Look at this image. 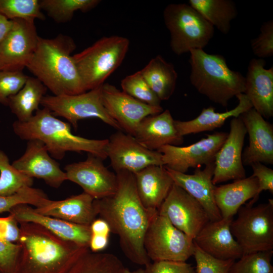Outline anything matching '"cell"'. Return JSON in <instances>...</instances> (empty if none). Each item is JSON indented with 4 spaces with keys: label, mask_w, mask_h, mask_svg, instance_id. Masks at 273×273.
<instances>
[{
    "label": "cell",
    "mask_w": 273,
    "mask_h": 273,
    "mask_svg": "<svg viewBox=\"0 0 273 273\" xmlns=\"http://www.w3.org/2000/svg\"><path fill=\"white\" fill-rule=\"evenodd\" d=\"M118 187L112 195L95 199L98 215L109 224L111 233L118 236L122 252L132 262L146 266L151 263L144 246L146 230L158 211L147 209L138 196L134 174L116 172Z\"/></svg>",
    "instance_id": "obj_1"
},
{
    "label": "cell",
    "mask_w": 273,
    "mask_h": 273,
    "mask_svg": "<svg viewBox=\"0 0 273 273\" xmlns=\"http://www.w3.org/2000/svg\"><path fill=\"white\" fill-rule=\"evenodd\" d=\"M17 242L21 248L19 273H67L87 250L42 226L20 222Z\"/></svg>",
    "instance_id": "obj_2"
},
{
    "label": "cell",
    "mask_w": 273,
    "mask_h": 273,
    "mask_svg": "<svg viewBox=\"0 0 273 273\" xmlns=\"http://www.w3.org/2000/svg\"><path fill=\"white\" fill-rule=\"evenodd\" d=\"M76 48L73 39L59 34L52 38L39 36L35 50L26 68L54 96L85 92L72 53Z\"/></svg>",
    "instance_id": "obj_3"
},
{
    "label": "cell",
    "mask_w": 273,
    "mask_h": 273,
    "mask_svg": "<svg viewBox=\"0 0 273 273\" xmlns=\"http://www.w3.org/2000/svg\"><path fill=\"white\" fill-rule=\"evenodd\" d=\"M14 132L21 140H38L52 158L62 159L67 152H86L105 160L108 139L94 140L74 134L69 123L56 118L48 109H38L28 121H15Z\"/></svg>",
    "instance_id": "obj_4"
},
{
    "label": "cell",
    "mask_w": 273,
    "mask_h": 273,
    "mask_svg": "<svg viewBox=\"0 0 273 273\" xmlns=\"http://www.w3.org/2000/svg\"><path fill=\"white\" fill-rule=\"evenodd\" d=\"M191 84L209 100L226 107L229 101L245 90V77L228 67L225 59L203 49L190 52Z\"/></svg>",
    "instance_id": "obj_5"
},
{
    "label": "cell",
    "mask_w": 273,
    "mask_h": 273,
    "mask_svg": "<svg viewBox=\"0 0 273 273\" xmlns=\"http://www.w3.org/2000/svg\"><path fill=\"white\" fill-rule=\"evenodd\" d=\"M129 43L124 37L105 36L72 56L85 92L103 85L121 64Z\"/></svg>",
    "instance_id": "obj_6"
},
{
    "label": "cell",
    "mask_w": 273,
    "mask_h": 273,
    "mask_svg": "<svg viewBox=\"0 0 273 273\" xmlns=\"http://www.w3.org/2000/svg\"><path fill=\"white\" fill-rule=\"evenodd\" d=\"M163 19L170 34V48L177 55L203 49L214 35V27L189 4L167 5Z\"/></svg>",
    "instance_id": "obj_7"
},
{
    "label": "cell",
    "mask_w": 273,
    "mask_h": 273,
    "mask_svg": "<svg viewBox=\"0 0 273 273\" xmlns=\"http://www.w3.org/2000/svg\"><path fill=\"white\" fill-rule=\"evenodd\" d=\"M230 224L232 235L243 255L273 250V200L256 206L247 204L239 209Z\"/></svg>",
    "instance_id": "obj_8"
},
{
    "label": "cell",
    "mask_w": 273,
    "mask_h": 273,
    "mask_svg": "<svg viewBox=\"0 0 273 273\" xmlns=\"http://www.w3.org/2000/svg\"><path fill=\"white\" fill-rule=\"evenodd\" d=\"M144 246L150 260L186 261L193 255V239L157 213L146 230Z\"/></svg>",
    "instance_id": "obj_9"
},
{
    "label": "cell",
    "mask_w": 273,
    "mask_h": 273,
    "mask_svg": "<svg viewBox=\"0 0 273 273\" xmlns=\"http://www.w3.org/2000/svg\"><path fill=\"white\" fill-rule=\"evenodd\" d=\"M101 88L102 86L77 95H46L42 98L40 105L54 116L66 119L75 129L79 120L97 118L117 130L122 131L103 105Z\"/></svg>",
    "instance_id": "obj_10"
},
{
    "label": "cell",
    "mask_w": 273,
    "mask_h": 273,
    "mask_svg": "<svg viewBox=\"0 0 273 273\" xmlns=\"http://www.w3.org/2000/svg\"><path fill=\"white\" fill-rule=\"evenodd\" d=\"M158 213L192 239L210 221L201 205L174 183Z\"/></svg>",
    "instance_id": "obj_11"
},
{
    "label": "cell",
    "mask_w": 273,
    "mask_h": 273,
    "mask_svg": "<svg viewBox=\"0 0 273 273\" xmlns=\"http://www.w3.org/2000/svg\"><path fill=\"white\" fill-rule=\"evenodd\" d=\"M228 135V132H216L188 146L165 145L157 151L162 154L165 168L186 173L190 168H200L214 162Z\"/></svg>",
    "instance_id": "obj_12"
},
{
    "label": "cell",
    "mask_w": 273,
    "mask_h": 273,
    "mask_svg": "<svg viewBox=\"0 0 273 273\" xmlns=\"http://www.w3.org/2000/svg\"><path fill=\"white\" fill-rule=\"evenodd\" d=\"M107 154L115 172L134 174L151 165L164 166L161 153L148 149L133 136L120 130L108 139Z\"/></svg>",
    "instance_id": "obj_13"
},
{
    "label": "cell",
    "mask_w": 273,
    "mask_h": 273,
    "mask_svg": "<svg viewBox=\"0 0 273 273\" xmlns=\"http://www.w3.org/2000/svg\"><path fill=\"white\" fill-rule=\"evenodd\" d=\"M12 21L11 28L0 42V71H22L37 44L39 36L34 20Z\"/></svg>",
    "instance_id": "obj_14"
},
{
    "label": "cell",
    "mask_w": 273,
    "mask_h": 273,
    "mask_svg": "<svg viewBox=\"0 0 273 273\" xmlns=\"http://www.w3.org/2000/svg\"><path fill=\"white\" fill-rule=\"evenodd\" d=\"M101 94L103 105L108 113L123 132L132 136L144 118L163 111L161 106L145 104L109 83L103 84Z\"/></svg>",
    "instance_id": "obj_15"
},
{
    "label": "cell",
    "mask_w": 273,
    "mask_h": 273,
    "mask_svg": "<svg viewBox=\"0 0 273 273\" xmlns=\"http://www.w3.org/2000/svg\"><path fill=\"white\" fill-rule=\"evenodd\" d=\"M103 160L88 153L85 160L66 165L64 172L67 180L79 185L95 199L113 195L117 189V176L104 165Z\"/></svg>",
    "instance_id": "obj_16"
},
{
    "label": "cell",
    "mask_w": 273,
    "mask_h": 273,
    "mask_svg": "<svg viewBox=\"0 0 273 273\" xmlns=\"http://www.w3.org/2000/svg\"><path fill=\"white\" fill-rule=\"evenodd\" d=\"M230 126L228 136L215 156L212 178L214 185L246 177L242 159L246 129L240 116L233 117Z\"/></svg>",
    "instance_id": "obj_17"
},
{
    "label": "cell",
    "mask_w": 273,
    "mask_h": 273,
    "mask_svg": "<svg viewBox=\"0 0 273 273\" xmlns=\"http://www.w3.org/2000/svg\"><path fill=\"white\" fill-rule=\"evenodd\" d=\"M12 164L25 175L41 179L54 188H59L67 180L59 164L51 156L44 144L38 140L28 141L24 154Z\"/></svg>",
    "instance_id": "obj_18"
},
{
    "label": "cell",
    "mask_w": 273,
    "mask_h": 273,
    "mask_svg": "<svg viewBox=\"0 0 273 273\" xmlns=\"http://www.w3.org/2000/svg\"><path fill=\"white\" fill-rule=\"evenodd\" d=\"M249 135L242 152L244 166L256 162L273 164V125L252 108L240 115Z\"/></svg>",
    "instance_id": "obj_19"
},
{
    "label": "cell",
    "mask_w": 273,
    "mask_h": 273,
    "mask_svg": "<svg viewBox=\"0 0 273 273\" xmlns=\"http://www.w3.org/2000/svg\"><path fill=\"white\" fill-rule=\"evenodd\" d=\"M233 218L207 223L193 239L194 244L210 255L221 260L240 258L242 250L230 230Z\"/></svg>",
    "instance_id": "obj_20"
},
{
    "label": "cell",
    "mask_w": 273,
    "mask_h": 273,
    "mask_svg": "<svg viewBox=\"0 0 273 273\" xmlns=\"http://www.w3.org/2000/svg\"><path fill=\"white\" fill-rule=\"evenodd\" d=\"M214 169V162L205 166L203 169L195 168L193 174L166 168L174 183L183 189L201 205L211 221L219 220L222 218L214 197L215 186L212 183Z\"/></svg>",
    "instance_id": "obj_21"
},
{
    "label": "cell",
    "mask_w": 273,
    "mask_h": 273,
    "mask_svg": "<svg viewBox=\"0 0 273 273\" xmlns=\"http://www.w3.org/2000/svg\"><path fill=\"white\" fill-rule=\"evenodd\" d=\"M262 59H253L245 77L244 94L263 118L273 116V67L265 69Z\"/></svg>",
    "instance_id": "obj_22"
},
{
    "label": "cell",
    "mask_w": 273,
    "mask_h": 273,
    "mask_svg": "<svg viewBox=\"0 0 273 273\" xmlns=\"http://www.w3.org/2000/svg\"><path fill=\"white\" fill-rule=\"evenodd\" d=\"M9 212L19 223L32 222L39 224L61 238L88 247L91 236L90 225L73 223L39 214L28 204L18 205Z\"/></svg>",
    "instance_id": "obj_23"
},
{
    "label": "cell",
    "mask_w": 273,
    "mask_h": 273,
    "mask_svg": "<svg viewBox=\"0 0 273 273\" xmlns=\"http://www.w3.org/2000/svg\"><path fill=\"white\" fill-rule=\"evenodd\" d=\"M169 110L149 115L138 125L134 137L144 147L158 151L165 145L179 146L184 138L176 130Z\"/></svg>",
    "instance_id": "obj_24"
},
{
    "label": "cell",
    "mask_w": 273,
    "mask_h": 273,
    "mask_svg": "<svg viewBox=\"0 0 273 273\" xmlns=\"http://www.w3.org/2000/svg\"><path fill=\"white\" fill-rule=\"evenodd\" d=\"M95 199L83 192L62 200H47L44 204L34 208L41 214L58 218L78 224L90 225L98 216Z\"/></svg>",
    "instance_id": "obj_25"
},
{
    "label": "cell",
    "mask_w": 273,
    "mask_h": 273,
    "mask_svg": "<svg viewBox=\"0 0 273 273\" xmlns=\"http://www.w3.org/2000/svg\"><path fill=\"white\" fill-rule=\"evenodd\" d=\"M135 186L143 205L150 211H158L167 197L173 180L164 166L151 165L135 173Z\"/></svg>",
    "instance_id": "obj_26"
},
{
    "label": "cell",
    "mask_w": 273,
    "mask_h": 273,
    "mask_svg": "<svg viewBox=\"0 0 273 273\" xmlns=\"http://www.w3.org/2000/svg\"><path fill=\"white\" fill-rule=\"evenodd\" d=\"M237 106L224 112H217L212 106L204 108L195 118L188 121L174 120V125L178 133L182 136L206 131H212L222 126L231 117H238L244 112L253 108L248 97L244 94L236 96Z\"/></svg>",
    "instance_id": "obj_27"
},
{
    "label": "cell",
    "mask_w": 273,
    "mask_h": 273,
    "mask_svg": "<svg viewBox=\"0 0 273 273\" xmlns=\"http://www.w3.org/2000/svg\"><path fill=\"white\" fill-rule=\"evenodd\" d=\"M258 189L257 179L252 175L231 184L215 186L214 199L221 217L233 218L243 204L255 196Z\"/></svg>",
    "instance_id": "obj_28"
},
{
    "label": "cell",
    "mask_w": 273,
    "mask_h": 273,
    "mask_svg": "<svg viewBox=\"0 0 273 273\" xmlns=\"http://www.w3.org/2000/svg\"><path fill=\"white\" fill-rule=\"evenodd\" d=\"M141 74L160 101L168 100L173 94L177 74L173 65L161 55L152 58L141 70Z\"/></svg>",
    "instance_id": "obj_29"
},
{
    "label": "cell",
    "mask_w": 273,
    "mask_h": 273,
    "mask_svg": "<svg viewBox=\"0 0 273 273\" xmlns=\"http://www.w3.org/2000/svg\"><path fill=\"white\" fill-rule=\"evenodd\" d=\"M48 88L37 78L29 77L22 89L9 99L8 106L18 121H28L39 109Z\"/></svg>",
    "instance_id": "obj_30"
},
{
    "label": "cell",
    "mask_w": 273,
    "mask_h": 273,
    "mask_svg": "<svg viewBox=\"0 0 273 273\" xmlns=\"http://www.w3.org/2000/svg\"><path fill=\"white\" fill-rule=\"evenodd\" d=\"M189 3L224 34L230 31L231 22L238 14L236 5L232 0H190Z\"/></svg>",
    "instance_id": "obj_31"
},
{
    "label": "cell",
    "mask_w": 273,
    "mask_h": 273,
    "mask_svg": "<svg viewBox=\"0 0 273 273\" xmlns=\"http://www.w3.org/2000/svg\"><path fill=\"white\" fill-rule=\"evenodd\" d=\"M124 267L121 261L115 255L93 252L88 249L67 273H120Z\"/></svg>",
    "instance_id": "obj_32"
},
{
    "label": "cell",
    "mask_w": 273,
    "mask_h": 273,
    "mask_svg": "<svg viewBox=\"0 0 273 273\" xmlns=\"http://www.w3.org/2000/svg\"><path fill=\"white\" fill-rule=\"evenodd\" d=\"M99 0H40L41 10L54 21L58 23L70 21L76 11L85 13L96 7Z\"/></svg>",
    "instance_id": "obj_33"
},
{
    "label": "cell",
    "mask_w": 273,
    "mask_h": 273,
    "mask_svg": "<svg viewBox=\"0 0 273 273\" xmlns=\"http://www.w3.org/2000/svg\"><path fill=\"white\" fill-rule=\"evenodd\" d=\"M31 178L16 169L10 163L6 154L0 150V195L9 196L20 190L32 187Z\"/></svg>",
    "instance_id": "obj_34"
},
{
    "label": "cell",
    "mask_w": 273,
    "mask_h": 273,
    "mask_svg": "<svg viewBox=\"0 0 273 273\" xmlns=\"http://www.w3.org/2000/svg\"><path fill=\"white\" fill-rule=\"evenodd\" d=\"M0 13L10 20H44L38 0H0Z\"/></svg>",
    "instance_id": "obj_35"
},
{
    "label": "cell",
    "mask_w": 273,
    "mask_h": 273,
    "mask_svg": "<svg viewBox=\"0 0 273 273\" xmlns=\"http://www.w3.org/2000/svg\"><path fill=\"white\" fill-rule=\"evenodd\" d=\"M273 250L243 255L231 266L228 273H273Z\"/></svg>",
    "instance_id": "obj_36"
},
{
    "label": "cell",
    "mask_w": 273,
    "mask_h": 273,
    "mask_svg": "<svg viewBox=\"0 0 273 273\" xmlns=\"http://www.w3.org/2000/svg\"><path fill=\"white\" fill-rule=\"evenodd\" d=\"M122 91L148 105L160 106L161 101L150 88L140 71L124 77L121 81Z\"/></svg>",
    "instance_id": "obj_37"
},
{
    "label": "cell",
    "mask_w": 273,
    "mask_h": 273,
    "mask_svg": "<svg viewBox=\"0 0 273 273\" xmlns=\"http://www.w3.org/2000/svg\"><path fill=\"white\" fill-rule=\"evenodd\" d=\"M48 199L41 190L32 187H26L11 195H0V213L9 212L12 208L19 204L39 207L44 204Z\"/></svg>",
    "instance_id": "obj_38"
},
{
    "label": "cell",
    "mask_w": 273,
    "mask_h": 273,
    "mask_svg": "<svg viewBox=\"0 0 273 273\" xmlns=\"http://www.w3.org/2000/svg\"><path fill=\"white\" fill-rule=\"evenodd\" d=\"M29 76L22 71H0V103L8 106L9 99L23 87Z\"/></svg>",
    "instance_id": "obj_39"
},
{
    "label": "cell",
    "mask_w": 273,
    "mask_h": 273,
    "mask_svg": "<svg viewBox=\"0 0 273 273\" xmlns=\"http://www.w3.org/2000/svg\"><path fill=\"white\" fill-rule=\"evenodd\" d=\"M194 256L196 262V273H228L235 260H221L203 251L195 244Z\"/></svg>",
    "instance_id": "obj_40"
},
{
    "label": "cell",
    "mask_w": 273,
    "mask_h": 273,
    "mask_svg": "<svg viewBox=\"0 0 273 273\" xmlns=\"http://www.w3.org/2000/svg\"><path fill=\"white\" fill-rule=\"evenodd\" d=\"M21 248L0 239V273H19Z\"/></svg>",
    "instance_id": "obj_41"
},
{
    "label": "cell",
    "mask_w": 273,
    "mask_h": 273,
    "mask_svg": "<svg viewBox=\"0 0 273 273\" xmlns=\"http://www.w3.org/2000/svg\"><path fill=\"white\" fill-rule=\"evenodd\" d=\"M253 54L262 59L273 55V21L270 20L263 23L260 33L251 41Z\"/></svg>",
    "instance_id": "obj_42"
},
{
    "label": "cell",
    "mask_w": 273,
    "mask_h": 273,
    "mask_svg": "<svg viewBox=\"0 0 273 273\" xmlns=\"http://www.w3.org/2000/svg\"><path fill=\"white\" fill-rule=\"evenodd\" d=\"M250 166L253 170L252 176L257 178L258 184L256 194L247 203L249 205L253 206L262 191H268L273 194V170L259 162L254 163Z\"/></svg>",
    "instance_id": "obj_43"
},
{
    "label": "cell",
    "mask_w": 273,
    "mask_h": 273,
    "mask_svg": "<svg viewBox=\"0 0 273 273\" xmlns=\"http://www.w3.org/2000/svg\"><path fill=\"white\" fill-rule=\"evenodd\" d=\"M145 269L146 273H196L194 267L186 261H153Z\"/></svg>",
    "instance_id": "obj_44"
},
{
    "label": "cell",
    "mask_w": 273,
    "mask_h": 273,
    "mask_svg": "<svg viewBox=\"0 0 273 273\" xmlns=\"http://www.w3.org/2000/svg\"><path fill=\"white\" fill-rule=\"evenodd\" d=\"M20 234L19 223L13 215L0 217V239L17 243Z\"/></svg>",
    "instance_id": "obj_45"
},
{
    "label": "cell",
    "mask_w": 273,
    "mask_h": 273,
    "mask_svg": "<svg viewBox=\"0 0 273 273\" xmlns=\"http://www.w3.org/2000/svg\"><path fill=\"white\" fill-rule=\"evenodd\" d=\"M109 238L103 235L91 234L88 247L93 252H100L104 250L109 243Z\"/></svg>",
    "instance_id": "obj_46"
},
{
    "label": "cell",
    "mask_w": 273,
    "mask_h": 273,
    "mask_svg": "<svg viewBox=\"0 0 273 273\" xmlns=\"http://www.w3.org/2000/svg\"><path fill=\"white\" fill-rule=\"evenodd\" d=\"M91 234L103 235L109 237L111 230L108 223L99 218L95 219L90 225Z\"/></svg>",
    "instance_id": "obj_47"
},
{
    "label": "cell",
    "mask_w": 273,
    "mask_h": 273,
    "mask_svg": "<svg viewBox=\"0 0 273 273\" xmlns=\"http://www.w3.org/2000/svg\"><path fill=\"white\" fill-rule=\"evenodd\" d=\"M12 26V21L8 19L0 13V42L10 31Z\"/></svg>",
    "instance_id": "obj_48"
},
{
    "label": "cell",
    "mask_w": 273,
    "mask_h": 273,
    "mask_svg": "<svg viewBox=\"0 0 273 273\" xmlns=\"http://www.w3.org/2000/svg\"><path fill=\"white\" fill-rule=\"evenodd\" d=\"M120 273H146L145 269L139 268L134 270H131L129 269L124 267Z\"/></svg>",
    "instance_id": "obj_49"
}]
</instances>
